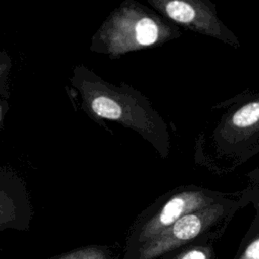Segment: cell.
I'll use <instances>...</instances> for the list:
<instances>
[{
	"label": "cell",
	"mask_w": 259,
	"mask_h": 259,
	"mask_svg": "<svg viewBox=\"0 0 259 259\" xmlns=\"http://www.w3.org/2000/svg\"><path fill=\"white\" fill-rule=\"evenodd\" d=\"M71 86L81 99L82 109L91 118L116 121L135 130L165 157L169 139L166 123L142 94L128 86H115L83 64L73 68Z\"/></svg>",
	"instance_id": "obj_1"
},
{
	"label": "cell",
	"mask_w": 259,
	"mask_h": 259,
	"mask_svg": "<svg viewBox=\"0 0 259 259\" xmlns=\"http://www.w3.org/2000/svg\"><path fill=\"white\" fill-rule=\"evenodd\" d=\"M175 34L161 17L136 2H123L94 33L90 50L112 58L165 41Z\"/></svg>",
	"instance_id": "obj_2"
},
{
	"label": "cell",
	"mask_w": 259,
	"mask_h": 259,
	"mask_svg": "<svg viewBox=\"0 0 259 259\" xmlns=\"http://www.w3.org/2000/svg\"><path fill=\"white\" fill-rule=\"evenodd\" d=\"M242 199L232 195L185 214L152 241L140 247L131 259H159L195 243L209 242L221 236Z\"/></svg>",
	"instance_id": "obj_3"
},
{
	"label": "cell",
	"mask_w": 259,
	"mask_h": 259,
	"mask_svg": "<svg viewBox=\"0 0 259 259\" xmlns=\"http://www.w3.org/2000/svg\"><path fill=\"white\" fill-rule=\"evenodd\" d=\"M229 196L230 194L227 193L195 186L181 188L164 195L137 218L128 231L122 259H131L140 247L158 237L185 214Z\"/></svg>",
	"instance_id": "obj_4"
},
{
	"label": "cell",
	"mask_w": 259,
	"mask_h": 259,
	"mask_svg": "<svg viewBox=\"0 0 259 259\" xmlns=\"http://www.w3.org/2000/svg\"><path fill=\"white\" fill-rule=\"evenodd\" d=\"M169 19L193 31L215 37L239 47V40L218 18L214 6L208 0H148Z\"/></svg>",
	"instance_id": "obj_5"
},
{
	"label": "cell",
	"mask_w": 259,
	"mask_h": 259,
	"mask_svg": "<svg viewBox=\"0 0 259 259\" xmlns=\"http://www.w3.org/2000/svg\"><path fill=\"white\" fill-rule=\"evenodd\" d=\"M32 207L24 181L14 172L0 171V232L29 230Z\"/></svg>",
	"instance_id": "obj_6"
},
{
	"label": "cell",
	"mask_w": 259,
	"mask_h": 259,
	"mask_svg": "<svg viewBox=\"0 0 259 259\" xmlns=\"http://www.w3.org/2000/svg\"><path fill=\"white\" fill-rule=\"evenodd\" d=\"M259 130V100L246 103L237 109L226 122L223 134L229 137L231 134L235 139L255 134ZM222 134V135H223Z\"/></svg>",
	"instance_id": "obj_7"
},
{
	"label": "cell",
	"mask_w": 259,
	"mask_h": 259,
	"mask_svg": "<svg viewBox=\"0 0 259 259\" xmlns=\"http://www.w3.org/2000/svg\"><path fill=\"white\" fill-rule=\"evenodd\" d=\"M49 259H119V257L108 246L87 245Z\"/></svg>",
	"instance_id": "obj_8"
},
{
	"label": "cell",
	"mask_w": 259,
	"mask_h": 259,
	"mask_svg": "<svg viewBox=\"0 0 259 259\" xmlns=\"http://www.w3.org/2000/svg\"><path fill=\"white\" fill-rule=\"evenodd\" d=\"M167 259H214V251L209 242L195 243L176 250Z\"/></svg>",
	"instance_id": "obj_9"
},
{
	"label": "cell",
	"mask_w": 259,
	"mask_h": 259,
	"mask_svg": "<svg viewBox=\"0 0 259 259\" xmlns=\"http://www.w3.org/2000/svg\"><path fill=\"white\" fill-rule=\"evenodd\" d=\"M12 70V60L8 53L0 50V90H9L8 82Z\"/></svg>",
	"instance_id": "obj_10"
},
{
	"label": "cell",
	"mask_w": 259,
	"mask_h": 259,
	"mask_svg": "<svg viewBox=\"0 0 259 259\" xmlns=\"http://www.w3.org/2000/svg\"><path fill=\"white\" fill-rule=\"evenodd\" d=\"M236 259H259V233L253 236Z\"/></svg>",
	"instance_id": "obj_11"
},
{
	"label": "cell",
	"mask_w": 259,
	"mask_h": 259,
	"mask_svg": "<svg viewBox=\"0 0 259 259\" xmlns=\"http://www.w3.org/2000/svg\"><path fill=\"white\" fill-rule=\"evenodd\" d=\"M9 110V90H0V127Z\"/></svg>",
	"instance_id": "obj_12"
},
{
	"label": "cell",
	"mask_w": 259,
	"mask_h": 259,
	"mask_svg": "<svg viewBox=\"0 0 259 259\" xmlns=\"http://www.w3.org/2000/svg\"><path fill=\"white\" fill-rule=\"evenodd\" d=\"M0 251H1V248H0Z\"/></svg>",
	"instance_id": "obj_13"
}]
</instances>
